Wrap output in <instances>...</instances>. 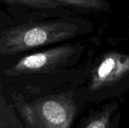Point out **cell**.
Instances as JSON below:
<instances>
[{
	"label": "cell",
	"instance_id": "6",
	"mask_svg": "<svg viewBox=\"0 0 129 128\" xmlns=\"http://www.w3.org/2000/svg\"><path fill=\"white\" fill-rule=\"evenodd\" d=\"M118 106L112 103L106 106L100 112L90 115L79 128H113L114 127L112 118L115 116Z\"/></svg>",
	"mask_w": 129,
	"mask_h": 128
},
{
	"label": "cell",
	"instance_id": "3",
	"mask_svg": "<svg viewBox=\"0 0 129 128\" xmlns=\"http://www.w3.org/2000/svg\"><path fill=\"white\" fill-rule=\"evenodd\" d=\"M84 74H87V87L82 88L88 100L116 96L129 89V54L108 51Z\"/></svg>",
	"mask_w": 129,
	"mask_h": 128
},
{
	"label": "cell",
	"instance_id": "5",
	"mask_svg": "<svg viewBox=\"0 0 129 128\" xmlns=\"http://www.w3.org/2000/svg\"><path fill=\"white\" fill-rule=\"evenodd\" d=\"M62 8L68 7L84 13L106 12L110 9L108 0H48Z\"/></svg>",
	"mask_w": 129,
	"mask_h": 128
},
{
	"label": "cell",
	"instance_id": "2",
	"mask_svg": "<svg viewBox=\"0 0 129 128\" xmlns=\"http://www.w3.org/2000/svg\"><path fill=\"white\" fill-rule=\"evenodd\" d=\"M85 90L46 97L25 106L21 111L29 128H70L83 103L88 102Z\"/></svg>",
	"mask_w": 129,
	"mask_h": 128
},
{
	"label": "cell",
	"instance_id": "1",
	"mask_svg": "<svg viewBox=\"0 0 129 128\" xmlns=\"http://www.w3.org/2000/svg\"><path fill=\"white\" fill-rule=\"evenodd\" d=\"M93 25L81 17H63L60 19L23 24L11 27L0 35V53L15 54L85 35Z\"/></svg>",
	"mask_w": 129,
	"mask_h": 128
},
{
	"label": "cell",
	"instance_id": "9",
	"mask_svg": "<svg viewBox=\"0 0 129 128\" xmlns=\"http://www.w3.org/2000/svg\"><path fill=\"white\" fill-rule=\"evenodd\" d=\"M0 128H2V127H0Z\"/></svg>",
	"mask_w": 129,
	"mask_h": 128
},
{
	"label": "cell",
	"instance_id": "4",
	"mask_svg": "<svg viewBox=\"0 0 129 128\" xmlns=\"http://www.w3.org/2000/svg\"><path fill=\"white\" fill-rule=\"evenodd\" d=\"M84 48L80 45H63L20 59L7 73L11 75L38 73L75 65Z\"/></svg>",
	"mask_w": 129,
	"mask_h": 128
},
{
	"label": "cell",
	"instance_id": "7",
	"mask_svg": "<svg viewBox=\"0 0 129 128\" xmlns=\"http://www.w3.org/2000/svg\"><path fill=\"white\" fill-rule=\"evenodd\" d=\"M1 2L10 5H26L33 8L42 11H57L63 9L62 7L48 0H0Z\"/></svg>",
	"mask_w": 129,
	"mask_h": 128
},
{
	"label": "cell",
	"instance_id": "8",
	"mask_svg": "<svg viewBox=\"0 0 129 128\" xmlns=\"http://www.w3.org/2000/svg\"><path fill=\"white\" fill-rule=\"evenodd\" d=\"M128 18H129V15H128Z\"/></svg>",
	"mask_w": 129,
	"mask_h": 128
}]
</instances>
